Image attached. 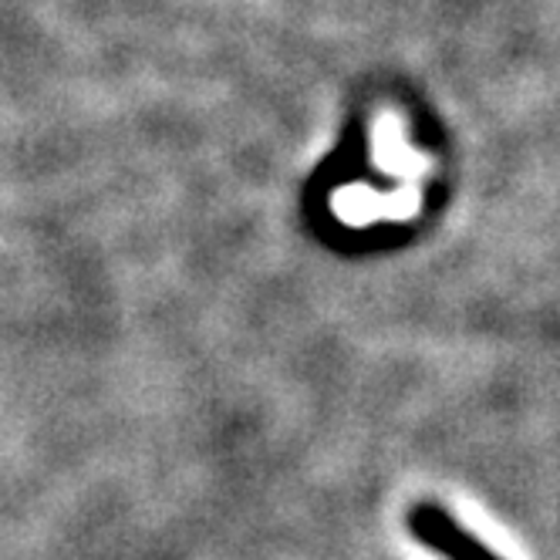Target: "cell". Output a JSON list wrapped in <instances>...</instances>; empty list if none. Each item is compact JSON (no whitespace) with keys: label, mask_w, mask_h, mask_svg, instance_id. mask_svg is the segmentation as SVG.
I'll return each instance as SVG.
<instances>
[{"label":"cell","mask_w":560,"mask_h":560,"mask_svg":"<svg viewBox=\"0 0 560 560\" xmlns=\"http://www.w3.org/2000/svg\"><path fill=\"white\" fill-rule=\"evenodd\" d=\"M409 530L416 534L419 544L443 553L446 560H503L490 547L479 544L472 534H466L446 510L429 506V503L409 513Z\"/></svg>","instance_id":"1"}]
</instances>
